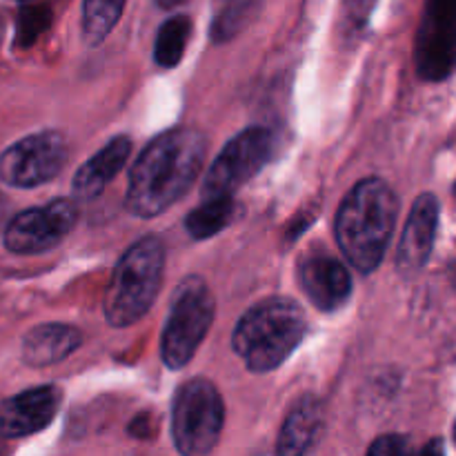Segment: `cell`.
I'll return each mask as SVG.
<instances>
[{"label": "cell", "mask_w": 456, "mask_h": 456, "mask_svg": "<svg viewBox=\"0 0 456 456\" xmlns=\"http://www.w3.org/2000/svg\"><path fill=\"white\" fill-rule=\"evenodd\" d=\"M208 141L200 132L176 127L156 136L129 172L125 205L134 216L154 218L181 200L203 169Z\"/></svg>", "instance_id": "1"}, {"label": "cell", "mask_w": 456, "mask_h": 456, "mask_svg": "<svg viewBox=\"0 0 456 456\" xmlns=\"http://www.w3.org/2000/svg\"><path fill=\"white\" fill-rule=\"evenodd\" d=\"M399 216V199L381 178H363L338 208L337 240L347 261L368 274L381 265Z\"/></svg>", "instance_id": "2"}, {"label": "cell", "mask_w": 456, "mask_h": 456, "mask_svg": "<svg viewBox=\"0 0 456 456\" xmlns=\"http://www.w3.org/2000/svg\"><path fill=\"white\" fill-rule=\"evenodd\" d=\"M307 330L305 314L292 298L274 297L245 312L232 347L252 372H272L289 359Z\"/></svg>", "instance_id": "3"}, {"label": "cell", "mask_w": 456, "mask_h": 456, "mask_svg": "<svg viewBox=\"0 0 456 456\" xmlns=\"http://www.w3.org/2000/svg\"><path fill=\"white\" fill-rule=\"evenodd\" d=\"M165 248L156 236H142L129 245L127 252L116 263L110 288L102 298L107 323L127 328L136 323L154 303L163 283Z\"/></svg>", "instance_id": "4"}, {"label": "cell", "mask_w": 456, "mask_h": 456, "mask_svg": "<svg viewBox=\"0 0 456 456\" xmlns=\"http://www.w3.org/2000/svg\"><path fill=\"white\" fill-rule=\"evenodd\" d=\"M225 423L221 392L203 377L190 379L172 399V441L185 456H203L216 448Z\"/></svg>", "instance_id": "5"}, {"label": "cell", "mask_w": 456, "mask_h": 456, "mask_svg": "<svg viewBox=\"0 0 456 456\" xmlns=\"http://www.w3.org/2000/svg\"><path fill=\"white\" fill-rule=\"evenodd\" d=\"M216 303L200 276L181 281L172 298L167 323L163 330L160 352L169 370H181L194 359L214 321Z\"/></svg>", "instance_id": "6"}, {"label": "cell", "mask_w": 456, "mask_h": 456, "mask_svg": "<svg viewBox=\"0 0 456 456\" xmlns=\"http://www.w3.org/2000/svg\"><path fill=\"white\" fill-rule=\"evenodd\" d=\"M274 154V134L254 125L236 134L216 156L203 181V199L234 194L243 183L256 176Z\"/></svg>", "instance_id": "7"}, {"label": "cell", "mask_w": 456, "mask_h": 456, "mask_svg": "<svg viewBox=\"0 0 456 456\" xmlns=\"http://www.w3.org/2000/svg\"><path fill=\"white\" fill-rule=\"evenodd\" d=\"M65 163L67 142L61 132L31 134L0 154V181L27 190L56 178Z\"/></svg>", "instance_id": "8"}, {"label": "cell", "mask_w": 456, "mask_h": 456, "mask_svg": "<svg viewBox=\"0 0 456 456\" xmlns=\"http://www.w3.org/2000/svg\"><path fill=\"white\" fill-rule=\"evenodd\" d=\"M76 218L78 209L67 199L25 209L4 227V248L22 256L47 252L74 230Z\"/></svg>", "instance_id": "9"}, {"label": "cell", "mask_w": 456, "mask_h": 456, "mask_svg": "<svg viewBox=\"0 0 456 456\" xmlns=\"http://www.w3.org/2000/svg\"><path fill=\"white\" fill-rule=\"evenodd\" d=\"M456 58V0H426L421 31L417 38L419 74L441 80Z\"/></svg>", "instance_id": "10"}, {"label": "cell", "mask_w": 456, "mask_h": 456, "mask_svg": "<svg viewBox=\"0 0 456 456\" xmlns=\"http://www.w3.org/2000/svg\"><path fill=\"white\" fill-rule=\"evenodd\" d=\"M61 408V390L56 386H40L9 396L0 403V435L22 439L45 430Z\"/></svg>", "instance_id": "11"}, {"label": "cell", "mask_w": 456, "mask_h": 456, "mask_svg": "<svg viewBox=\"0 0 456 456\" xmlns=\"http://www.w3.org/2000/svg\"><path fill=\"white\" fill-rule=\"evenodd\" d=\"M439 227V200L435 194H421L410 209L408 223L396 249V270L401 276L419 274L435 248Z\"/></svg>", "instance_id": "12"}, {"label": "cell", "mask_w": 456, "mask_h": 456, "mask_svg": "<svg viewBox=\"0 0 456 456\" xmlns=\"http://www.w3.org/2000/svg\"><path fill=\"white\" fill-rule=\"evenodd\" d=\"M298 281H301L303 292L323 312H337L350 301V272L338 258L325 252H316L303 258L301 267H298Z\"/></svg>", "instance_id": "13"}, {"label": "cell", "mask_w": 456, "mask_h": 456, "mask_svg": "<svg viewBox=\"0 0 456 456\" xmlns=\"http://www.w3.org/2000/svg\"><path fill=\"white\" fill-rule=\"evenodd\" d=\"M129 154H132V141L127 136H114L96 156L87 160L83 167L76 172L74 196L80 200H92L110 185L116 174L125 167Z\"/></svg>", "instance_id": "14"}, {"label": "cell", "mask_w": 456, "mask_h": 456, "mask_svg": "<svg viewBox=\"0 0 456 456\" xmlns=\"http://www.w3.org/2000/svg\"><path fill=\"white\" fill-rule=\"evenodd\" d=\"M83 343L80 330L65 323H45L29 330L22 341V361L29 368H49L74 354Z\"/></svg>", "instance_id": "15"}, {"label": "cell", "mask_w": 456, "mask_h": 456, "mask_svg": "<svg viewBox=\"0 0 456 456\" xmlns=\"http://www.w3.org/2000/svg\"><path fill=\"white\" fill-rule=\"evenodd\" d=\"M323 428V405L316 396H303L283 423L276 452L283 456L305 454L316 444Z\"/></svg>", "instance_id": "16"}, {"label": "cell", "mask_w": 456, "mask_h": 456, "mask_svg": "<svg viewBox=\"0 0 456 456\" xmlns=\"http://www.w3.org/2000/svg\"><path fill=\"white\" fill-rule=\"evenodd\" d=\"M234 194L209 196V199H203V205H200V208H196L194 212L187 214L185 227L187 232H190L191 239L203 240L225 230V227L234 221Z\"/></svg>", "instance_id": "17"}, {"label": "cell", "mask_w": 456, "mask_h": 456, "mask_svg": "<svg viewBox=\"0 0 456 456\" xmlns=\"http://www.w3.org/2000/svg\"><path fill=\"white\" fill-rule=\"evenodd\" d=\"M125 0H83V43L87 47L101 45L118 22Z\"/></svg>", "instance_id": "18"}, {"label": "cell", "mask_w": 456, "mask_h": 456, "mask_svg": "<svg viewBox=\"0 0 456 456\" xmlns=\"http://www.w3.org/2000/svg\"><path fill=\"white\" fill-rule=\"evenodd\" d=\"M191 20L187 16H172L160 25L159 36L154 43V61L163 69H172L181 62L185 53L187 38H190Z\"/></svg>", "instance_id": "19"}, {"label": "cell", "mask_w": 456, "mask_h": 456, "mask_svg": "<svg viewBox=\"0 0 456 456\" xmlns=\"http://www.w3.org/2000/svg\"><path fill=\"white\" fill-rule=\"evenodd\" d=\"M49 25V9L47 7H25L18 16L16 45L29 47Z\"/></svg>", "instance_id": "20"}, {"label": "cell", "mask_w": 456, "mask_h": 456, "mask_svg": "<svg viewBox=\"0 0 456 456\" xmlns=\"http://www.w3.org/2000/svg\"><path fill=\"white\" fill-rule=\"evenodd\" d=\"M230 9L221 13L214 22V38L227 40L243 27L245 16L254 7V0H230Z\"/></svg>", "instance_id": "21"}, {"label": "cell", "mask_w": 456, "mask_h": 456, "mask_svg": "<svg viewBox=\"0 0 456 456\" xmlns=\"http://www.w3.org/2000/svg\"><path fill=\"white\" fill-rule=\"evenodd\" d=\"M368 454L372 456H403L410 454V444L405 436L399 435H387L379 436L372 445L368 448Z\"/></svg>", "instance_id": "22"}, {"label": "cell", "mask_w": 456, "mask_h": 456, "mask_svg": "<svg viewBox=\"0 0 456 456\" xmlns=\"http://www.w3.org/2000/svg\"><path fill=\"white\" fill-rule=\"evenodd\" d=\"M374 4H377V0H346L347 20L354 29H361L368 22V18L374 12Z\"/></svg>", "instance_id": "23"}, {"label": "cell", "mask_w": 456, "mask_h": 456, "mask_svg": "<svg viewBox=\"0 0 456 456\" xmlns=\"http://www.w3.org/2000/svg\"><path fill=\"white\" fill-rule=\"evenodd\" d=\"M421 452H423V454H430V452L441 454V452H444V445H441L439 441H435V444H430V445H428V448H423Z\"/></svg>", "instance_id": "24"}, {"label": "cell", "mask_w": 456, "mask_h": 456, "mask_svg": "<svg viewBox=\"0 0 456 456\" xmlns=\"http://www.w3.org/2000/svg\"><path fill=\"white\" fill-rule=\"evenodd\" d=\"M4 216H7V199L0 194V225L4 223Z\"/></svg>", "instance_id": "25"}, {"label": "cell", "mask_w": 456, "mask_h": 456, "mask_svg": "<svg viewBox=\"0 0 456 456\" xmlns=\"http://www.w3.org/2000/svg\"><path fill=\"white\" fill-rule=\"evenodd\" d=\"M156 3H159L160 7H176V4H183L185 0H156Z\"/></svg>", "instance_id": "26"}, {"label": "cell", "mask_w": 456, "mask_h": 456, "mask_svg": "<svg viewBox=\"0 0 456 456\" xmlns=\"http://www.w3.org/2000/svg\"><path fill=\"white\" fill-rule=\"evenodd\" d=\"M450 279H452V288L456 289V263L452 265V270H450Z\"/></svg>", "instance_id": "27"}, {"label": "cell", "mask_w": 456, "mask_h": 456, "mask_svg": "<svg viewBox=\"0 0 456 456\" xmlns=\"http://www.w3.org/2000/svg\"><path fill=\"white\" fill-rule=\"evenodd\" d=\"M0 38H3V18H0Z\"/></svg>", "instance_id": "28"}, {"label": "cell", "mask_w": 456, "mask_h": 456, "mask_svg": "<svg viewBox=\"0 0 456 456\" xmlns=\"http://www.w3.org/2000/svg\"><path fill=\"white\" fill-rule=\"evenodd\" d=\"M454 444H456V423H454Z\"/></svg>", "instance_id": "29"}, {"label": "cell", "mask_w": 456, "mask_h": 456, "mask_svg": "<svg viewBox=\"0 0 456 456\" xmlns=\"http://www.w3.org/2000/svg\"><path fill=\"white\" fill-rule=\"evenodd\" d=\"M454 194H456V187H454Z\"/></svg>", "instance_id": "30"}, {"label": "cell", "mask_w": 456, "mask_h": 456, "mask_svg": "<svg viewBox=\"0 0 456 456\" xmlns=\"http://www.w3.org/2000/svg\"><path fill=\"white\" fill-rule=\"evenodd\" d=\"M20 3H25V0H20Z\"/></svg>", "instance_id": "31"}]
</instances>
